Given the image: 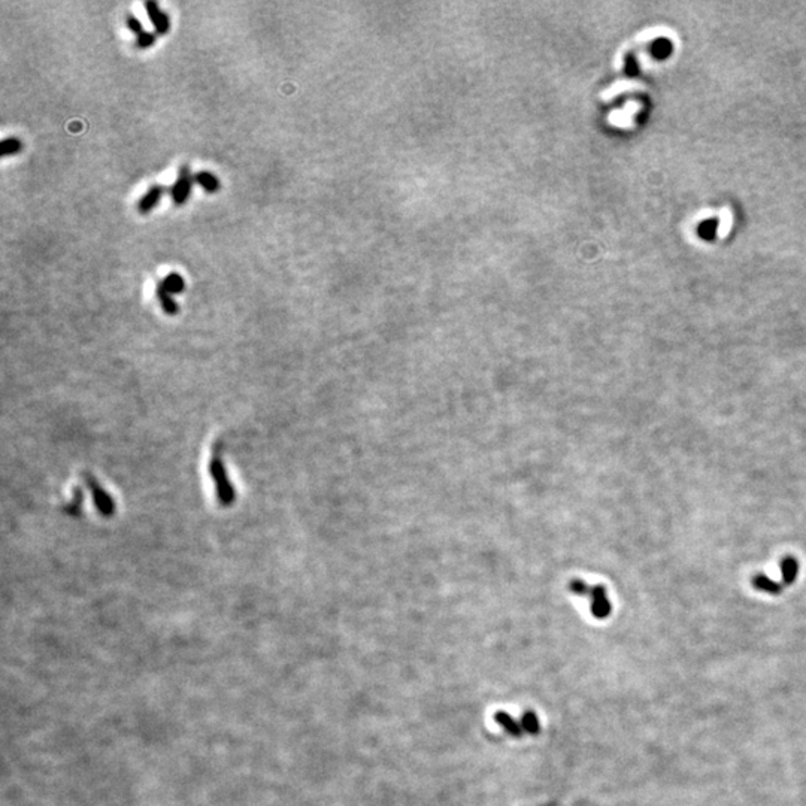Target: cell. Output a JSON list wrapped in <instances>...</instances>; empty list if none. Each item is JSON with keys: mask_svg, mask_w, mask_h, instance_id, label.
<instances>
[{"mask_svg": "<svg viewBox=\"0 0 806 806\" xmlns=\"http://www.w3.org/2000/svg\"><path fill=\"white\" fill-rule=\"evenodd\" d=\"M84 476H85V484H87V487L90 488L91 496H93V500H94V505H96V508L99 509V512L104 517H111V516H113L114 511H115V505H114L113 497H111L104 490V488H102V485L96 481V478L89 475V474H85Z\"/></svg>", "mask_w": 806, "mask_h": 806, "instance_id": "obj_4", "label": "cell"}, {"mask_svg": "<svg viewBox=\"0 0 806 806\" xmlns=\"http://www.w3.org/2000/svg\"><path fill=\"white\" fill-rule=\"evenodd\" d=\"M751 582H752V586L756 587V588H759L761 591H766V593H772V595L779 593V591H781V588L784 587L781 584H778V582L772 581L769 577L763 575V573H759V575L754 577Z\"/></svg>", "mask_w": 806, "mask_h": 806, "instance_id": "obj_10", "label": "cell"}, {"mask_svg": "<svg viewBox=\"0 0 806 806\" xmlns=\"http://www.w3.org/2000/svg\"><path fill=\"white\" fill-rule=\"evenodd\" d=\"M569 590L572 593L588 599L591 614H593L596 619H605V617L611 614V602L610 599H608L606 590L603 586H591L582 579H572L569 582Z\"/></svg>", "mask_w": 806, "mask_h": 806, "instance_id": "obj_1", "label": "cell"}, {"mask_svg": "<svg viewBox=\"0 0 806 806\" xmlns=\"http://www.w3.org/2000/svg\"><path fill=\"white\" fill-rule=\"evenodd\" d=\"M165 192H166L165 187H161V185H152L150 188V190L147 193H145L141 197V199H139V202H138V211L141 214H148V212H151L154 208L157 207L159 202L161 200L163 194H165Z\"/></svg>", "mask_w": 806, "mask_h": 806, "instance_id": "obj_6", "label": "cell"}, {"mask_svg": "<svg viewBox=\"0 0 806 806\" xmlns=\"http://www.w3.org/2000/svg\"><path fill=\"white\" fill-rule=\"evenodd\" d=\"M194 183L199 184L205 192L207 193H217L220 190V181L218 178L208 172V170H200V172H197L194 175Z\"/></svg>", "mask_w": 806, "mask_h": 806, "instance_id": "obj_7", "label": "cell"}, {"mask_svg": "<svg viewBox=\"0 0 806 806\" xmlns=\"http://www.w3.org/2000/svg\"><path fill=\"white\" fill-rule=\"evenodd\" d=\"M126 24H127V29L130 30L132 33H135V35H141V33L143 32L142 23L132 14L126 15Z\"/></svg>", "mask_w": 806, "mask_h": 806, "instance_id": "obj_15", "label": "cell"}, {"mask_svg": "<svg viewBox=\"0 0 806 806\" xmlns=\"http://www.w3.org/2000/svg\"><path fill=\"white\" fill-rule=\"evenodd\" d=\"M75 497L73 500L69 503V507H66V512L71 514V516H78L80 509H81V503H82V493L80 488H75Z\"/></svg>", "mask_w": 806, "mask_h": 806, "instance_id": "obj_14", "label": "cell"}, {"mask_svg": "<svg viewBox=\"0 0 806 806\" xmlns=\"http://www.w3.org/2000/svg\"><path fill=\"white\" fill-rule=\"evenodd\" d=\"M193 183H194V176L190 172V168H188L187 165L179 168L176 181L172 185V188H170V197H172V200L176 207H183V205L188 200V197H190L192 190H193Z\"/></svg>", "mask_w": 806, "mask_h": 806, "instance_id": "obj_3", "label": "cell"}, {"mask_svg": "<svg viewBox=\"0 0 806 806\" xmlns=\"http://www.w3.org/2000/svg\"><path fill=\"white\" fill-rule=\"evenodd\" d=\"M157 41V33H152V32H142L141 35L136 36V47L145 49V48H150L151 45L156 44Z\"/></svg>", "mask_w": 806, "mask_h": 806, "instance_id": "obj_13", "label": "cell"}, {"mask_svg": "<svg viewBox=\"0 0 806 806\" xmlns=\"http://www.w3.org/2000/svg\"><path fill=\"white\" fill-rule=\"evenodd\" d=\"M23 148V143L19 138H6L2 141V148H0V154H2V157H8V156H15V154H19Z\"/></svg>", "mask_w": 806, "mask_h": 806, "instance_id": "obj_12", "label": "cell"}, {"mask_svg": "<svg viewBox=\"0 0 806 806\" xmlns=\"http://www.w3.org/2000/svg\"><path fill=\"white\" fill-rule=\"evenodd\" d=\"M145 10H147V14L154 25V29H156L157 35H166L170 30L169 15L166 12H163L159 3L154 2V0H147V2H145Z\"/></svg>", "mask_w": 806, "mask_h": 806, "instance_id": "obj_5", "label": "cell"}, {"mask_svg": "<svg viewBox=\"0 0 806 806\" xmlns=\"http://www.w3.org/2000/svg\"><path fill=\"white\" fill-rule=\"evenodd\" d=\"M781 572L785 586H790L799 572V562L793 555H785L781 560Z\"/></svg>", "mask_w": 806, "mask_h": 806, "instance_id": "obj_8", "label": "cell"}, {"mask_svg": "<svg viewBox=\"0 0 806 806\" xmlns=\"http://www.w3.org/2000/svg\"><path fill=\"white\" fill-rule=\"evenodd\" d=\"M163 287H165L170 295H179L183 293L184 288H185V282L184 278L179 275L176 272H170L169 275L161 281Z\"/></svg>", "mask_w": 806, "mask_h": 806, "instance_id": "obj_11", "label": "cell"}, {"mask_svg": "<svg viewBox=\"0 0 806 806\" xmlns=\"http://www.w3.org/2000/svg\"><path fill=\"white\" fill-rule=\"evenodd\" d=\"M209 474L214 479V483L217 485V496L220 503L222 507H230L235 500V492L229 481L224 463H222L220 457L218 450H214L212 452V459L209 461Z\"/></svg>", "mask_w": 806, "mask_h": 806, "instance_id": "obj_2", "label": "cell"}, {"mask_svg": "<svg viewBox=\"0 0 806 806\" xmlns=\"http://www.w3.org/2000/svg\"><path fill=\"white\" fill-rule=\"evenodd\" d=\"M156 295H157L159 302H160V305L163 308V311H165L168 315H176L178 314V305L175 303V300L172 299V295H170L169 291L165 287H163L161 282H160V284L156 288Z\"/></svg>", "mask_w": 806, "mask_h": 806, "instance_id": "obj_9", "label": "cell"}]
</instances>
